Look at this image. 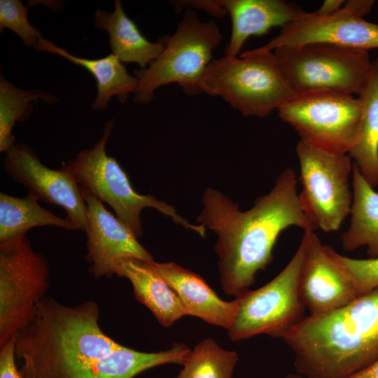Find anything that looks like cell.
I'll return each instance as SVG.
<instances>
[{"label":"cell","instance_id":"22","mask_svg":"<svg viewBox=\"0 0 378 378\" xmlns=\"http://www.w3.org/2000/svg\"><path fill=\"white\" fill-rule=\"evenodd\" d=\"M361 119L356 144L349 153L368 183L378 186V58L372 60L365 88L358 96Z\"/></svg>","mask_w":378,"mask_h":378},{"label":"cell","instance_id":"24","mask_svg":"<svg viewBox=\"0 0 378 378\" xmlns=\"http://www.w3.org/2000/svg\"><path fill=\"white\" fill-rule=\"evenodd\" d=\"M31 193L18 197L0 193V243L26 235L30 229L41 226H57L77 230L66 217L61 218L43 208Z\"/></svg>","mask_w":378,"mask_h":378},{"label":"cell","instance_id":"26","mask_svg":"<svg viewBox=\"0 0 378 378\" xmlns=\"http://www.w3.org/2000/svg\"><path fill=\"white\" fill-rule=\"evenodd\" d=\"M237 361L236 351L225 350L206 338L190 351L175 378H232Z\"/></svg>","mask_w":378,"mask_h":378},{"label":"cell","instance_id":"3","mask_svg":"<svg viewBox=\"0 0 378 378\" xmlns=\"http://www.w3.org/2000/svg\"><path fill=\"white\" fill-rule=\"evenodd\" d=\"M99 319L94 301L68 306L46 296L15 337L22 377L65 378L119 348L122 344L102 331Z\"/></svg>","mask_w":378,"mask_h":378},{"label":"cell","instance_id":"13","mask_svg":"<svg viewBox=\"0 0 378 378\" xmlns=\"http://www.w3.org/2000/svg\"><path fill=\"white\" fill-rule=\"evenodd\" d=\"M310 43H327L369 52L378 48V24L365 20L344 8L329 15L304 12L281 27L261 51Z\"/></svg>","mask_w":378,"mask_h":378},{"label":"cell","instance_id":"10","mask_svg":"<svg viewBox=\"0 0 378 378\" xmlns=\"http://www.w3.org/2000/svg\"><path fill=\"white\" fill-rule=\"evenodd\" d=\"M303 211L317 228L337 231L350 214L353 163L346 153L326 151L300 141L296 146Z\"/></svg>","mask_w":378,"mask_h":378},{"label":"cell","instance_id":"18","mask_svg":"<svg viewBox=\"0 0 378 378\" xmlns=\"http://www.w3.org/2000/svg\"><path fill=\"white\" fill-rule=\"evenodd\" d=\"M114 274L131 282L136 299L152 312L160 324L169 327L187 315L177 295L157 273L151 262L132 257L116 260Z\"/></svg>","mask_w":378,"mask_h":378},{"label":"cell","instance_id":"27","mask_svg":"<svg viewBox=\"0 0 378 378\" xmlns=\"http://www.w3.org/2000/svg\"><path fill=\"white\" fill-rule=\"evenodd\" d=\"M20 0L0 1V32L5 28L16 34L27 48L36 50L42 34L29 22L27 10Z\"/></svg>","mask_w":378,"mask_h":378},{"label":"cell","instance_id":"15","mask_svg":"<svg viewBox=\"0 0 378 378\" xmlns=\"http://www.w3.org/2000/svg\"><path fill=\"white\" fill-rule=\"evenodd\" d=\"M81 189V188H80ZM87 205L85 230L90 264L89 272L95 279L111 277L117 260L132 257L148 262H154L152 255L138 241L137 237L116 216L93 195L81 190Z\"/></svg>","mask_w":378,"mask_h":378},{"label":"cell","instance_id":"5","mask_svg":"<svg viewBox=\"0 0 378 378\" xmlns=\"http://www.w3.org/2000/svg\"><path fill=\"white\" fill-rule=\"evenodd\" d=\"M160 39L164 48L159 56L146 68L134 71L136 104H149L158 88L174 83L188 95L202 93L201 78L223 35L214 21H201L194 9L187 8L175 32Z\"/></svg>","mask_w":378,"mask_h":378},{"label":"cell","instance_id":"9","mask_svg":"<svg viewBox=\"0 0 378 378\" xmlns=\"http://www.w3.org/2000/svg\"><path fill=\"white\" fill-rule=\"evenodd\" d=\"M277 111L300 141L316 148L349 154L357 140L362 112L358 97L329 90L307 91L295 94Z\"/></svg>","mask_w":378,"mask_h":378},{"label":"cell","instance_id":"16","mask_svg":"<svg viewBox=\"0 0 378 378\" xmlns=\"http://www.w3.org/2000/svg\"><path fill=\"white\" fill-rule=\"evenodd\" d=\"M151 265L174 291L187 315L227 330L231 327L238 309L236 298L222 300L200 275L174 262Z\"/></svg>","mask_w":378,"mask_h":378},{"label":"cell","instance_id":"30","mask_svg":"<svg viewBox=\"0 0 378 378\" xmlns=\"http://www.w3.org/2000/svg\"><path fill=\"white\" fill-rule=\"evenodd\" d=\"M374 2L368 0H351L345 1L343 8L356 15L363 18L370 12Z\"/></svg>","mask_w":378,"mask_h":378},{"label":"cell","instance_id":"2","mask_svg":"<svg viewBox=\"0 0 378 378\" xmlns=\"http://www.w3.org/2000/svg\"><path fill=\"white\" fill-rule=\"evenodd\" d=\"M281 340L297 373L348 378L378 359V288L332 312L304 317Z\"/></svg>","mask_w":378,"mask_h":378},{"label":"cell","instance_id":"17","mask_svg":"<svg viewBox=\"0 0 378 378\" xmlns=\"http://www.w3.org/2000/svg\"><path fill=\"white\" fill-rule=\"evenodd\" d=\"M231 18L232 29L225 53L238 56L251 36H262L271 28L283 27L304 10L295 3L283 0H218Z\"/></svg>","mask_w":378,"mask_h":378},{"label":"cell","instance_id":"23","mask_svg":"<svg viewBox=\"0 0 378 378\" xmlns=\"http://www.w3.org/2000/svg\"><path fill=\"white\" fill-rule=\"evenodd\" d=\"M353 202L350 224L340 237L344 250L365 246L369 258L378 257V192L370 186L353 163Z\"/></svg>","mask_w":378,"mask_h":378},{"label":"cell","instance_id":"28","mask_svg":"<svg viewBox=\"0 0 378 378\" xmlns=\"http://www.w3.org/2000/svg\"><path fill=\"white\" fill-rule=\"evenodd\" d=\"M330 252L349 276L358 297L378 288V257L352 258L340 254L331 246Z\"/></svg>","mask_w":378,"mask_h":378},{"label":"cell","instance_id":"19","mask_svg":"<svg viewBox=\"0 0 378 378\" xmlns=\"http://www.w3.org/2000/svg\"><path fill=\"white\" fill-rule=\"evenodd\" d=\"M190 349L174 343L167 350L143 352L121 345L107 355L80 367L65 378H133L150 368L169 363L183 365Z\"/></svg>","mask_w":378,"mask_h":378},{"label":"cell","instance_id":"7","mask_svg":"<svg viewBox=\"0 0 378 378\" xmlns=\"http://www.w3.org/2000/svg\"><path fill=\"white\" fill-rule=\"evenodd\" d=\"M307 246L304 232L293 256L274 278L235 297L238 309L227 330L232 341L260 334L281 339L304 319L307 309L300 295V279Z\"/></svg>","mask_w":378,"mask_h":378},{"label":"cell","instance_id":"1","mask_svg":"<svg viewBox=\"0 0 378 378\" xmlns=\"http://www.w3.org/2000/svg\"><path fill=\"white\" fill-rule=\"evenodd\" d=\"M297 185L295 171L286 169L270 192L244 211L218 190L206 189L197 220L218 236L215 250L221 288L227 295L237 297L248 290L257 273L272 260L274 246L284 230L316 229L302 209Z\"/></svg>","mask_w":378,"mask_h":378},{"label":"cell","instance_id":"20","mask_svg":"<svg viewBox=\"0 0 378 378\" xmlns=\"http://www.w3.org/2000/svg\"><path fill=\"white\" fill-rule=\"evenodd\" d=\"M36 50L59 55L85 68L94 77L97 92L91 106L93 110H105L114 96L124 104L129 94L132 92L134 94L136 91L137 78L130 75L124 64L112 53L97 59L80 57L43 37L39 40Z\"/></svg>","mask_w":378,"mask_h":378},{"label":"cell","instance_id":"11","mask_svg":"<svg viewBox=\"0 0 378 378\" xmlns=\"http://www.w3.org/2000/svg\"><path fill=\"white\" fill-rule=\"evenodd\" d=\"M49 285L48 262L26 235L0 243V346L26 326Z\"/></svg>","mask_w":378,"mask_h":378},{"label":"cell","instance_id":"4","mask_svg":"<svg viewBox=\"0 0 378 378\" xmlns=\"http://www.w3.org/2000/svg\"><path fill=\"white\" fill-rule=\"evenodd\" d=\"M200 87L202 92L221 97L245 116H267L295 95L273 52L257 48L244 51L239 57L212 59Z\"/></svg>","mask_w":378,"mask_h":378},{"label":"cell","instance_id":"32","mask_svg":"<svg viewBox=\"0 0 378 378\" xmlns=\"http://www.w3.org/2000/svg\"><path fill=\"white\" fill-rule=\"evenodd\" d=\"M348 378H378V359Z\"/></svg>","mask_w":378,"mask_h":378},{"label":"cell","instance_id":"29","mask_svg":"<svg viewBox=\"0 0 378 378\" xmlns=\"http://www.w3.org/2000/svg\"><path fill=\"white\" fill-rule=\"evenodd\" d=\"M15 337L0 346V378H23L15 363Z\"/></svg>","mask_w":378,"mask_h":378},{"label":"cell","instance_id":"21","mask_svg":"<svg viewBox=\"0 0 378 378\" xmlns=\"http://www.w3.org/2000/svg\"><path fill=\"white\" fill-rule=\"evenodd\" d=\"M94 20L96 28L108 33L112 54L122 63L134 62L145 69L163 50L160 38L156 42L148 41L125 13L120 0L114 1L112 12L97 9Z\"/></svg>","mask_w":378,"mask_h":378},{"label":"cell","instance_id":"14","mask_svg":"<svg viewBox=\"0 0 378 378\" xmlns=\"http://www.w3.org/2000/svg\"><path fill=\"white\" fill-rule=\"evenodd\" d=\"M304 232L307 246L300 291L309 316H318L344 307L358 295L349 276L332 255L330 246L323 244L314 231Z\"/></svg>","mask_w":378,"mask_h":378},{"label":"cell","instance_id":"33","mask_svg":"<svg viewBox=\"0 0 378 378\" xmlns=\"http://www.w3.org/2000/svg\"><path fill=\"white\" fill-rule=\"evenodd\" d=\"M284 378H307V377L296 372V373H288Z\"/></svg>","mask_w":378,"mask_h":378},{"label":"cell","instance_id":"8","mask_svg":"<svg viewBox=\"0 0 378 378\" xmlns=\"http://www.w3.org/2000/svg\"><path fill=\"white\" fill-rule=\"evenodd\" d=\"M272 52L295 94L329 90L358 96L372 62L368 51L327 43L279 47Z\"/></svg>","mask_w":378,"mask_h":378},{"label":"cell","instance_id":"31","mask_svg":"<svg viewBox=\"0 0 378 378\" xmlns=\"http://www.w3.org/2000/svg\"><path fill=\"white\" fill-rule=\"evenodd\" d=\"M345 1L342 0H326L321 7L314 12L318 15H329L340 10Z\"/></svg>","mask_w":378,"mask_h":378},{"label":"cell","instance_id":"25","mask_svg":"<svg viewBox=\"0 0 378 378\" xmlns=\"http://www.w3.org/2000/svg\"><path fill=\"white\" fill-rule=\"evenodd\" d=\"M43 99L54 104L59 99L41 90L20 89L0 77V152L7 153L15 144L13 129L16 122H24L34 111L32 101Z\"/></svg>","mask_w":378,"mask_h":378},{"label":"cell","instance_id":"12","mask_svg":"<svg viewBox=\"0 0 378 378\" xmlns=\"http://www.w3.org/2000/svg\"><path fill=\"white\" fill-rule=\"evenodd\" d=\"M6 153L4 169L15 182L26 187L38 201L63 208L77 230L85 231L87 205L66 162L58 169H50L27 144H16Z\"/></svg>","mask_w":378,"mask_h":378},{"label":"cell","instance_id":"6","mask_svg":"<svg viewBox=\"0 0 378 378\" xmlns=\"http://www.w3.org/2000/svg\"><path fill=\"white\" fill-rule=\"evenodd\" d=\"M114 125L108 120L100 139L88 149L80 150L66 162L81 190L108 204L118 218L139 238L143 235L140 214L143 209L152 207L170 217L174 223L206 236V227L193 225L177 214L169 204L148 195L135 191L130 179L115 158L109 156L106 146Z\"/></svg>","mask_w":378,"mask_h":378}]
</instances>
